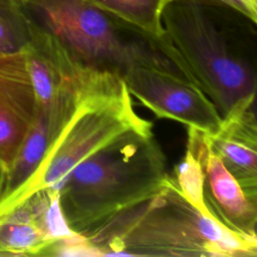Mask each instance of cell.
<instances>
[{"label":"cell","instance_id":"obj_4","mask_svg":"<svg viewBox=\"0 0 257 257\" xmlns=\"http://www.w3.org/2000/svg\"><path fill=\"white\" fill-rule=\"evenodd\" d=\"M152 128L153 123L136 112L121 74L99 70L34 174L0 215L39 190L58 191L77 164L116 138Z\"/></svg>","mask_w":257,"mask_h":257},{"label":"cell","instance_id":"obj_16","mask_svg":"<svg viewBox=\"0 0 257 257\" xmlns=\"http://www.w3.org/2000/svg\"><path fill=\"white\" fill-rule=\"evenodd\" d=\"M168 0H166L167 2ZM213 5H219L238 12L257 24V0H196ZM166 4V3H165Z\"/></svg>","mask_w":257,"mask_h":257},{"label":"cell","instance_id":"obj_5","mask_svg":"<svg viewBox=\"0 0 257 257\" xmlns=\"http://www.w3.org/2000/svg\"><path fill=\"white\" fill-rule=\"evenodd\" d=\"M26 16L81 63L122 73L160 53L153 38L97 8L90 0H16Z\"/></svg>","mask_w":257,"mask_h":257},{"label":"cell","instance_id":"obj_2","mask_svg":"<svg viewBox=\"0 0 257 257\" xmlns=\"http://www.w3.org/2000/svg\"><path fill=\"white\" fill-rule=\"evenodd\" d=\"M101 256L254 257L257 239L196 209L172 175L151 198L80 234Z\"/></svg>","mask_w":257,"mask_h":257},{"label":"cell","instance_id":"obj_7","mask_svg":"<svg viewBox=\"0 0 257 257\" xmlns=\"http://www.w3.org/2000/svg\"><path fill=\"white\" fill-rule=\"evenodd\" d=\"M85 86L61 91L45 105H36V113L10 168L6 171L0 191V214L27 183L46 152L74 111Z\"/></svg>","mask_w":257,"mask_h":257},{"label":"cell","instance_id":"obj_14","mask_svg":"<svg viewBox=\"0 0 257 257\" xmlns=\"http://www.w3.org/2000/svg\"><path fill=\"white\" fill-rule=\"evenodd\" d=\"M30 33V20L16 0H0V52L22 49Z\"/></svg>","mask_w":257,"mask_h":257},{"label":"cell","instance_id":"obj_10","mask_svg":"<svg viewBox=\"0 0 257 257\" xmlns=\"http://www.w3.org/2000/svg\"><path fill=\"white\" fill-rule=\"evenodd\" d=\"M209 143L245 194L257 201V124L255 106L222 118Z\"/></svg>","mask_w":257,"mask_h":257},{"label":"cell","instance_id":"obj_17","mask_svg":"<svg viewBox=\"0 0 257 257\" xmlns=\"http://www.w3.org/2000/svg\"><path fill=\"white\" fill-rule=\"evenodd\" d=\"M5 173H6V169H5V168H4V166L0 163V191H1V188H2L3 181H4Z\"/></svg>","mask_w":257,"mask_h":257},{"label":"cell","instance_id":"obj_3","mask_svg":"<svg viewBox=\"0 0 257 257\" xmlns=\"http://www.w3.org/2000/svg\"><path fill=\"white\" fill-rule=\"evenodd\" d=\"M152 132H128L92 153L67 175L59 205L73 232L82 234L155 194L169 178Z\"/></svg>","mask_w":257,"mask_h":257},{"label":"cell","instance_id":"obj_12","mask_svg":"<svg viewBox=\"0 0 257 257\" xmlns=\"http://www.w3.org/2000/svg\"><path fill=\"white\" fill-rule=\"evenodd\" d=\"M122 23L156 39L161 33V14L166 0H90Z\"/></svg>","mask_w":257,"mask_h":257},{"label":"cell","instance_id":"obj_11","mask_svg":"<svg viewBox=\"0 0 257 257\" xmlns=\"http://www.w3.org/2000/svg\"><path fill=\"white\" fill-rule=\"evenodd\" d=\"M52 193L50 189L39 190L0 215V246L13 257L40 256L54 241L45 222Z\"/></svg>","mask_w":257,"mask_h":257},{"label":"cell","instance_id":"obj_8","mask_svg":"<svg viewBox=\"0 0 257 257\" xmlns=\"http://www.w3.org/2000/svg\"><path fill=\"white\" fill-rule=\"evenodd\" d=\"M36 97L24 47L0 52V163L6 171L33 122Z\"/></svg>","mask_w":257,"mask_h":257},{"label":"cell","instance_id":"obj_15","mask_svg":"<svg viewBox=\"0 0 257 257\" xmlns=\"http://www.w3.org/2000/svg\"><path fill=\"white\" fill-rule=\"evenodd\" d=\"M40 256H101L82 235L73 234L54 240L41 253Z\"/></svg>","mask_w":257,"mask_h":257},{"label":"cell","instance_id":"obj_18","mask_svg":"<svg viewBox=\"0 0 257 257\" xmlns=\"http://www.w3.org/2000/svg\"><path fill=\"white\" fill-rule=\"evenodd\" d=\"M0 257H13V255L9 251L5 250L3 247L0 246Z\"/></svg>","mask_w":257,"mask_h":257},{"label":"cell","instance_id":"obj_6","mask_svg":"<svg viewBox=\"0 0 257 257\" xmlns=\"http://www.w3.org/2000/svg\"><path fill=\"white\" fill-rule=\"evenodd\" d=\"M121 76L126 87L159 118H169L208 135L215 134L222 116L208 96L162 54L135 62Z\"/></svg>","mask_w":257,"mask_h":257},{"label":"cell","instance_id":"obj_9","mask_svg":"<svg viewBox=\"0 0 257 257\" xmlns=\"http://www.w3.org/2000/svg\"><path fill=\"white\" fill-rule=\"evenodd\" d=\"M199 149L204 173L203 196L212 216L233 232L257 239V202L249 198L200 132Z\"/></svg>","mask_w":257,"mask_h":257},{"label":"cell","instance_id":"obj_13","mask_svg":"<svg viewBox=\"0 0 257 257\" xmlns=\"http://www.w3.org/2000/svg\"><path fill=\"white\" fill-rule=\"evenodd\" d=\"M200 132L188 127L186 153L182 162L175 168L172 177L190 204L202 213L212 215L206 207L203 196L204 173L199 149Z\"/></svg>","mask_w":257,"mask_h":257},{"label":"cell","instance_id":"obj_1","mask_svg":"<svg viewBox=\"0 0 257 257\" xmlns=\"http://www.w3.org/2000/svg\"><path fill=\"white\" fill-rule=\"evenodd\" d=\"M251 23L234 10L196 0H168L162 10L158 49L222 118L255 105L256 74L238 37Z\"/></svg>","mask_w":257,"mask_h":257}]
</instances>
